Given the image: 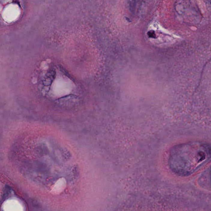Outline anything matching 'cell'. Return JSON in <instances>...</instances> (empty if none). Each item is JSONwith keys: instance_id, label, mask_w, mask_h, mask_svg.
Returning <instances> with one entry per match:
<instances>
[{"instance_id": "3", "label": "cell", "mask_w": 211, "mask_h": 211, "mask_svg": "<svg viewBox=\"0 0 211 211\" xmlns=\"http://www.w3.org/2000/svg\"><path fill=\"white\" fill-rule=\"evenodd\" d=\"M148 35L149 37L152 38H155V36H156L154 31L153 30L149 31L148 32Z\"/></svg>"}, {"instance_id": "1", "label": "cell", "mask_w": 211, "mask_h": 211, "mask_svg": "<svg viewBox=\"0 0 211 211\" xmlns=\"http://www.w3.org/2000/svg\"><path fill=\"white\" fill-rule=\"evenodd\" d=\"M210 145L202 141H194L174 146L168 157L169 167L180 176L191 175L209 161Z\"/></svg>"}, {"instance_id": "2", "label": "cell", "mask_w": 211, "mask_h": 211, "mask_svg": "<svg viewBox=\"0 0 211 211\" xmlns=\"http://www.w3.org/2000/svg\"><path fill=\"white\" fill-rule=\"evenodd\" d=\"M136 2L135 1H132V2H130V10L132 12V13H134L135 11V9L136 8Z\"/></svg>"}]
</instances>
